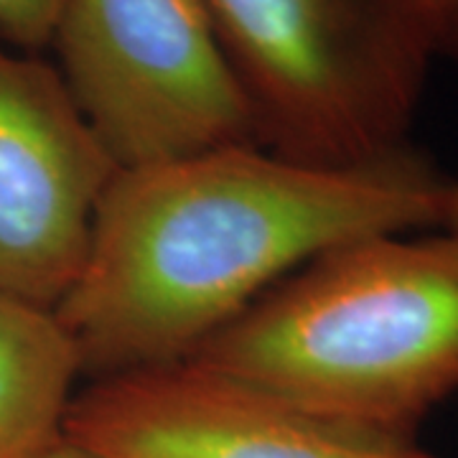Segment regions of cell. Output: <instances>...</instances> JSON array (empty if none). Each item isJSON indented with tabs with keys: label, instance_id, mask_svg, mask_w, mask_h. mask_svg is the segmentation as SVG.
<instances>
[{
	"label": "cell",
	"instance_id": "obj_6",
	"mask_svg": "<svg viewBox=\"0 0 458 458\" xmlns=\"http://www.w3.org/2000/svg\"><path fill=\"white\" fill-rule=\"evenodd\" d=\"M120 168L56 66L0 44V295L54 311Z\"/></svg>",
	"mask_w": 458,
	"mask_h": 458
},
{
	"label": "cell",
	"instance_id": "obj_8",
	"mask_svg": "<svg viewBox=\"0 0 458 458\" xmlns=\"http://www.w3.org/2000/svg\"><path fill=\"white\" fill-rule=\"evenodd\" d=\"M62 0H0V44L38 54L51 44Z\"/></svg>",
	"mask_w": 458,
	"mask_h": 458
},
{
	"label": "cell",
	"instance_id": "obj_1",
	"mask_svg": "<svg viewBox=\"0 0 458 458\" xmlns=\"http://www.w3.org/2000/svg\"><path fill=\"white\" fill-rule=\"evenodd\" d=\"M448 181L415 143L344 168L262 146L123 168L54 316L89 379L181 364L331 247L441 227Z\"/></svg>",
	"mask_w": 458,
	"mask_h": 458
},
{
	"label": "cell",
	"instance_id": "obj_2",
	"mask_svg": "<svg viewBox=\"0 0 458 458\" xmlns=\"http://www.w3.org/2000/svg\"><path fill=\"white\" fill-rule=\"evenodd\" d=\"M186 361L328 420L418 438L458 394V234L331 247Z\"/></svg>",
	"mask_w": 458,
	"mask_h": 458
},
{
	"label": "cell",
	"instance_id": "obj_7",
	"mask_svg": "<svg viewBox=\"0 0 458 458\" xmlns=\"http://www.w3.org/2000/svg\"><path fill=\"white\" fill-rule=\"evenodd\" d=\"M82 377L54 311L0 295V458H38L64 436Z\"/></svg>",
	"mask_w": 458,
	"mask_h": 458
},
{
	"label": "cell",
	"instance_id": "obj_10",
	"mask_svg": "<svg viewBox=\"0 0 458 458\" xmlns=\"http://www.w3.org/2000/svg\"><path fill=\"white\" fill-rule=\"evenodd\" d=\"M441 227L445 232L458 234V181H448V189H445V197H443Z\"/></svg>",
	"mask_w": 458,
	"mask_h": 458
},
{
	"label": "cell",
	"instance_id": "obj_3",
	"mask_svg": "<svg viewBox=\"0 0 458 458\" xmlns=\"http://www.w3.org/2000/svg\"><path fill=\"white\" fill-rule=\"evenodd\" d=\"M260 146L344 168L410 140L438 59L426 0H204Z\"/></svg>",
	"mask_w": 458,
	"mask_h": 458
},
{
	"label": "cell",
	"instance_id": "obj_4",
	"mask_svg": "<svg viewBox=\"0 0 458 458\" xmlns=\"http://www.w3.org/2000/svg\"><path fill=\"white\" fill-rule=\"evenodd\" d=\"M49 47L120 171L260 146L204 0H62Z\"/></svg>",
	"mask_w": 458,
	"mask_h": 458
},
{
	"label": "cell",
	"instance_id": "obj_11",
	"mask_svg": "<svg viewBox=\"0 0 458 458\" xmlns=\"http://www.w3.org/2000/svg\"><path fill=\"white\" fill-rule=\"evenodd\" d=\"M38 458H99V456L89 454V451H84V448H80L77 443L66 441L64 436H62L59 441L51 445L49 451H44Z\"/></svg>",
	"mask_w": 458,
	"mask_h": 458
},
{
	"label": "cell",
	"instance_id": "obj_5",
	"mask_svg": "<svg viewBox=\"0 0 458 458\" xmlns=\"http://www.w3.org/2000/svg\"><path fill=\"white\" fill-rule=\"evenodd\" d=\"M64 438L99 458H441L418 438L328 420L189 361L89 379Z\"/></svg>",
	"mask_w": 458,
	"mask_h": 458
},
{
	"label": "cell",
	"instance_id": "obj_9",
	"mask_svg": "<svg viewBox=\"0 0 458 458\" xmlns=\"http://www.w3.org/2000/svg\"><path fill=\"white\" fill-rule=\"evenodd\" d=\"M436 54L458 66V0H426Z\"/></svg>",
	"mask_w": 458,
	"mask_h": 458
}]
</instances>
